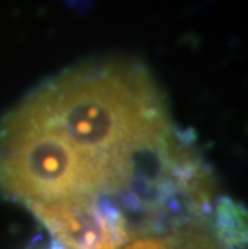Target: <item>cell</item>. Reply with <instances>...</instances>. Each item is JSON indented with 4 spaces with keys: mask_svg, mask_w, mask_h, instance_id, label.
<instances>
[{
    "mask_svg": "<svg viewBox=\"0 0 248 249\" xmlns=\"http://www.w3.org/2000/svg\"><path fill=\"white\" fill-rule=\"evenodd\" d=\"M49 249H66V248H63L61 245H58L57 241H52V245H50V248Z\"/></svg>",
    "mask_w": 248,
    "mask_h": 249,
    "instance_id": "8992f818",
    "label": "cell"
},
{
    "mask_svg": "<svg viewBox=\"0 0 248 249\" xmlns=\"http://www.w3.org/2000/svg\"><path fill=\"white\" fill-rule=\"evenodd\" d=\"M214 236L223 249H247V211L230 198L218 199L214 208Z\"/></svg>",
    "mask_w": 248,
    "mask_h": 249,
    "instance_id": "277c9868",
    "label": "cell"
},
{
    "mask_svg": "<svg viewBox=\"0 0 248 249\" xmlns=\"http://www.w3.org/2000/svg\"><path fill=\"white\" fill-rule=\"evenodd\" d=\"M28 209L66 249H121L133 230L118 203L108 196L61 199Z\"/></svg>",
    "mask_w": 248,
    "mask_h": 249,
    "instance_id": "3957f363",
    "label": "cell"
},
{
    "mask_svg": "<svg viewBox=\"0 0 248 249\" xmlns=\"http://www.w3.org/2000/svg\"><path fill=\"white\" fill-rule=\"evenodd\" d=\"M121 249H171V245L168 240H161V238H140Z\"/></svg>",
    "mask_w": 248,
    "mask_h": 249,
    "instance_id": "5b68a950",
    "label": "cell"
},
{
    "mask_svg": "<svg viewBox=\"0 0 248 249\" xmlns=\"http://www.w3.org/2000/svg\"><path fill=\"white\" fill-rule=\"evenodd\" d=\"M31 97L73 146L119 178L124 192L174 137L163 97L139 66L70 71Z\"/></svg>",
    "mask_w": 248,
    "mask_h": 249,
    "instance_id": "6da1fadb",
    "label": "cell"
},
{
    "mask_svg": "<svg viewBox=\"0 0 248 249\" xmlns=\"http://www.w3.org/2000/svg\"><path fill=\"white\" fill-rule=\"evenodd\" d=\"M0 192L29 208L116 196L124 185L110 169L73 146L29 97L0 123Z\"/></svg>",
    "mask_w": 248,
    "mask_h": 249,
    "instance_id": "7a4b0ae2",
    "label": "cell"
}]
</instances>
